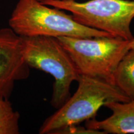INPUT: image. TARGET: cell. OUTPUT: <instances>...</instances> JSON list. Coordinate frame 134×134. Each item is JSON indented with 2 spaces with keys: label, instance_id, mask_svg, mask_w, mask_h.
Returning <instances> with one entry per match:
<instances>
[{
  "label": "cell",
  "instance_id": "1",
  "mask_svg": "<svg viewBox=\"0 0 134 134\" xmlns=\"http://www.w3.org/2000/svg\"><path fill=\"white\" fill-rule=\"evenodd\" d=\"M77 82L76 91L44 120L40 134H55L62 129L94 119L99 109L107 104L130 100L116 85L104 80L80 75Z\"/></svg>",
  "mask_w": 134,
  "mask_h": 134
},
{
  "label": "cell",
  "instance_id": "2",
  "mask_svg": "<svg viewBox=\"0 0 134 134\" xmlns=\"http://www.w3.org/2000/svg\"><path fill=\"white\" fill-rule=\"evenodd\" d=\"M9 26L20 37H114L83 26L63 10L51 8L39 0H19L9 18Z\"/></svg>",
  "mask_w": 134,
  "mask_h": 134
},
{
  "label": "cell",
  "instance_id": "3",
  "mask_svg": "<svg viewBox=\"0 0 134 134\" xmlns=\"http://www.w3.org/2000/svg\"><path fill=\"white\" fill-rule=\"evenodd\" d=\"M24 59L31 68L48 73L54 78L50 104L59 109L70 97L72 83L80 73L70 55L57 38L21 37Z\"/></svg>",
  "mask_w": 134,
  "mask_h": 134
},
{
  "label": "cell",
  "instance_id": "4",
  "mask_svg": "<svg viewBox=\"0 0 134 134\" xmlns=\"http://www.w3.org/2000/svg\"><path fill=\"white\" fill-rule=\"evenodd\" d=\"M57 38L70 55L80 75L114 85L117 67L130 49V41L118 37H59Z\"/></svg>",
  "mask_w": 134,
  "mask_h": 134
},
{
  "label": "cell",
  "instance_id": "5",
  "mask_svg": "<svg viewBox=\"0 0 134 134\" xmlns=\"http://www.w3.org/2000/svg\"><path fill=\"white\" fill-rule=\"evenodd\" d=\"M43 4L71 13L80 24L131 41L130 25L134 18V0H39Z\"/></svg>",
  "mask_w": 134,
  "mask_h": 134
},
{
  "label": "cell",
  "instance_id": "6",
  "mask_svg": "<svg viewBox=\"0 0 134 134\" xmlns=\"http://www.w3.org/2000/svg\"><path fill=\"white\" fill-rule=\"evenodd\" d=\"M30 67L24 59L21 37L11 28L0 29V95L9 98L15 82L25 80Z\"/></svg>",
  "mask_w": 134,
  "mask_h": 134
},
{
  "label": "cell",
  "instance_id": "7",
  "mask_svg": "<svg viewBox=\"0 0 134 134\" xmlns=\"http://www.w3.org/2000/svg\"><path fill=\"white\" fill-rule=\"evenodd\" d=\"M104 107L111 110L112 115L103 120L95 119L87 120L85 127L104 133H134V100L125 103L112 102Z\"/></svg>",
  "mask_w": 134,
  "mask_h": 134
},
{
  "label": "cell",
  "instance_id": "8",
  "mask_svg": "<svg viewBox=\"0 0 134 134\" xmlns=\"http://www.w3.org/2000/svg\"><path fill=\"white\" fill-rule=\"evenodd\" d=\"M114 84L130 100H134V49L129 50L119 63Z\"/></svg>",
  "mask_w": 134,
  "mask_h": 134
},
{
  "label": "cell",
  "instance_id": "9",
  "mask_svg": "<svg viewBox=\"0 0 134 134\" xmlns=\"http://www.w3.org/2000/svg\"><path fill=\"white\" fill-rule=\"evenodd\" d=\"M19 119L9 99L0 95V134L19 133Z\"/></svg>",
  "mask_w": 134,
  "mask_h": 134
},
{
  "label": "cell",
  "instance_id": "10",
  "mask_svg": "<svg viewBox=\"0 0 134 134\" xmlns=\"http://www.w3.org/2000/svg\"><path fill=\"white\" fill-rule=\"evenodd\" d=\"M55 134H105L104 132L99 130H93L86 127H80L78 125H71L62 129Z\"/></svg>",
  "mask_w": 134,
  "mask_h": 134
},
{
  "label": "cell",
  "instance_id": "11",
  "mask_svg": "<svg viewBox=\"0 0 134 134\" xmlns=\"http://www.w3.org/2000/svg\"><path fill=\"white\" fill-rule=\"evenodd\" d=\"M130 49H134V37L131 41H130Z\"/></svg>",
  "mask_w": 134,
  "mask_h": 134
},
{
  "label": "cell",
  "instance_id": "12",
  "mask_svg": "<svg viewBox=\"0 0 134 134\" xmlns=\"http://www.w3.org/2000/svg\"><path fill=\"white\" fill-rule=\"evenodd\" d=\"M68 1H76V0H68Z\"/></svg>",
  "mask_w": 134,
  "mask_h": 134
}]
</instances>
